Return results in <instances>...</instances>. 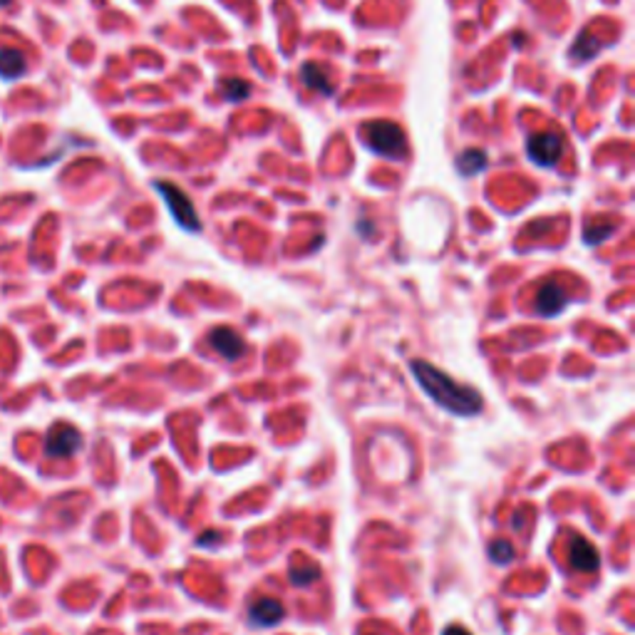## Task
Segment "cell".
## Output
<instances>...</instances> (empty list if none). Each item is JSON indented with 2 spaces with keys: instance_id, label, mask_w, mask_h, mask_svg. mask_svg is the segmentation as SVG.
<instances>
[{
  "instance_id": "obj_1",
  "label": "cell",
  "mask_w": 635,
  "mask_h": 635,
  "mask_svg": "<svg viewBox=\"0 0 635 635\" xmlns=\"http://www.w3.org/2000/svg\"><path fill=\"white\" fill-rule=\"evenodd\" d=\"M412 375L420 383L422 393L432 403H437L447 412L457 414V417H474L481 412V395L477 390L467 385H460L457 380L442 373L440 367H434L427 360H412Z\"/></svg>"
},
{
  "instance_id": "obj_2",
  "label": "cell",
  "mask_w": 635,
  "mask_h": 635,
  "mask_svg": "<svg viewBox=\"0 0 635 635\" xmlns=\"http://www.w3.org/2000/svg\"><path fill=\"white\" fill-rule=\"evenodd\" d=\"M155 189L164 196V202H166V206H169V212H172L174 222L182 226L184 232H199L202 229V222H199V216H196V212H194V204L189 202V196L182 192V189H176L174 184H166V182H156Z\"/></svg>"
},
{
  "instance_id": "obj_3",
  "label": "cell",
  "mask_w": 635,
  "mask_h": 635,
  "mask_svg": "<svg viewBox=\"0 0 635 635\" xmlns=\"http://www.w3.org/2000/svg\"><path fill=\"white\" fill-rule=\"evenodd\" d=\"M367 145L383 156H403L404 155V135L395 122H373L367 125Z\"/></svg>"
},
{
  "instance_id": "obj_4",
  "label": "cell",
  "mask_w": 635,
  "mask_h": 635,
  "mask_svg": "<svg viewBox=\"0 0 635 635\" xmlns=\"http://www.w3.org/2000/svg\"><path fill=\"white\" fill-rule=\"evenodd\" d=\"M526 155L531 162H536L539 166H554L564 155V137L556 132H544V135H534L526 142Z\"/></svg>"
},
{
  "instance_id": "obj_5",
  "label": "cell",
  "mask_w": 635,
  "mask_h": 635,
  "mask_svg": "<svg viewBox=\"0 0 635 635\" xmlns=\"http://www.w3.org/2000/svg\"><path fill=\"white\" fill-rule=\"evenodd\" d=\"M80 447H82V434L75 427H70V424H55L50 430L48 440H45V452L50 457H58V460L72 457Z\"/></svg>"
},
{
  "instance_id": "obj_6",
  "label": "cell",
  "mask_w": 635,
  "mask_h": 635,
  "mask_svg": "<svg viewBox=\"0 0 635 635\" xmlns=\"http://www.w3.org/2000/svg\"><path fill=\"white\" fill-rule=\"evenodd\" d=\"M568 293L558 283H544L536 296V313L541 318H554L568 306Z\"/></svg>"
},
{
  "instance_id": "obj_7",
  "label": "cell",
  "mask_w": 635,
  "mask_h": 635,
  "mask_svg": "<svg viewBox=\"0 0 635 635\" xmlns=\"http://www.w3.org/2000/svg\"><path fill=\"white\" fill-rule=\"evenodd\" d=\"M286 618V608L276 598H259L256 603H251L249 608V621L253 626H276Z\"/></svg>"
},
{
  "instance_id": "obj_8",
  "label": "cell",
  "mask_w": 635,
  "mask_h": 635,
  "mask_svg": "<svg viewBox=\"0 0 635 635\" xmlns=\"http://www.w3.org/2000/svg\"><path fill=\"white\" fill-rule=\"evenodd\" d=\"M209 343H212L213 350L222 357H226V360H239V357L243 355V350H246L239 333H233L229 327H216V330H212Z\"/></svg>"
},
{
  "instance_id": "obj_9",
  "label": "cell",
  "mask_w": 635,
  "mask_h": 635,
  "mask_svg": "<svg viewBox=\"0 0 635 635\" xmlns=\"http://www.w3.org/2000/svg\"><path fill=\"white\" fill-rule=\"evenodd\" d=\"M598 564H601V556H598V551L593 549L588 541L583 539L573 541V546H571V566L578 568V571H586V573H591V571H596Z\"/></svg>"
},
{
  "instance_id": "obj_10",
  "label": "cell",
  "mask_w": 635,
  "mask_h": 635,
  "mask_svg": "<svg viewBox=\"0 0 635 635\" xmlns=\"http://www.w3.org/2000/svg\"><path fill=\"white\" fill-rule=\"evenodd\" d=\"M28 62L23 58V52L15 48H0V78L15 80L25 75Z\"/></svg>"
},
{
  "instance_id": "obj_11",
  "label": "cell",
  "mask_w": 635,
  "mask_h": 635,
  "mask_svg": "<svg viewBox=\"0 0 635 635\" xmlns=\"http://www.w3.org/2000/svg\"><path fill=\"white\" fill-rule=\"evenodd\" d=\"M300 78H303V82H306L310 90H316L320 95H333V85L327 82L326 70L318 68L313 62H306V65L300 68Z\"/></svg>"
},
{
  "instance_id": "obj_12",
  "label": "cell",
  "mask_w": 635,
  "mask_h": 635,
  "mask_svg": "<svg viewBox=\"0 0 635 635\" xmlns=\"http://www.w3.org/2000/svg\"><path fill=\"white\" fill-rule=\"evenodd\" d=\"M487 152L484 149H467V152H462V156L457 159V166H460V172L464 174V176H472V174L477 172H484L487 169Z\"/></svg>"
},
{
  "instance_id": "obj_13",
  "label": "cell",
  "mask_w": 635,
  "mask_h": 635,
  "mask_svg": "<svg viewBox=\"0 0 635 635\" xmlns=\"http://www.w3.org/2000/svg\"><path fill=\"white\" fill-rule=\"evenodd\" d=\"M222 92L226 100H232V102H236V100H246V97L251 95V85L249 82H243V80H223L222 82Z\"/></svg>"
},
{
  "instance_id": "obj_14",
  "label": "cell",
  "mask_w": 635,
  "mask_h": 635,
  "mask_svg": "<svg viewBox=\"0 0 635 635\" xmlns=\"http://www.w3.org/2000/svg\"><path fill=\"white\" fill-rule=\"evenodd\" d=\"M316 578H320V571H318L316 566L293 568V571H290V581H293L296 586H310Z\"/></svg>"
},
{
  "instance_id": "obj_15",
  "label": "cell",
  "mask_w": 635,
  "mask_h": 635,
  "mask_svg": "<svg viewBox=\"0 0 635 635\" xmlns=\"http://www.w3.org/2000/svg\"><path fill=\"white\" fill-rule=\"evenodd\" d=\"M489 556L491 561H497V564L504 566V564H509L511 558H514V549H511L507 541H499V544L494 541V544L489 546Z\"/></svg>"
},
{
  "instance_id": "obj_16",
  "label": "cell",
  "mask_w": 635,
  "mask_h": 635,
  "mask_svg": "<svg viewBox=\"0 0 635 635\" xmlns=\"http://www.w3.org/2000/svg\"><path fill=\"white\" fill-rule=\"evenodd\" d=\"M611 233H613V226H603V229H598V232L596 229H588L583 239H586V243H601V241L608 239Z\"/></svg>"
},
{
  "instance_id": "obj_17",
  "label": "cell",
  "mask_w": 635,
  "mask_h": 635,
  "mask_svg": "<svg viewBox=\"0 0 635 635\" xmlns=\"http://www.w3.org/2000/svg\"><path fill=\"white\" fill-rule=\"evenodd\" d=\"M442 635H469L464 628H460V626H452V628H447Z\"/></svg>"
},
{
  "instance_id": "obj_18",
  "label": "cell",
  "mask_w": 635,
  "mask_h": 635,
  "mask_svg": "<svg viewBox=\"0 0 635 635\" xmlns=\"http://www.w3.org/2000/svg\"><path fill=\"white\" fill-rule=\"evenodd\" d=\"M213 539H216V534H206V536H202V539H199V546H206V544Z\"/></svg>"
},
{
  "instance_id": "obj_19",
  "label": "cell",
  "mask_w": 635,
  "mask_h": 635,
  "mask_svg": "<svg viewBox=\"0 0 635 635\" xmlns=\"http://www.w3.org/2000/svg\"><path fill=\"white\" fill-rule=\"evenodd\" d=\"M5 3H8V0H0V5H5Z\"/></svg>"
}]
</instances>
